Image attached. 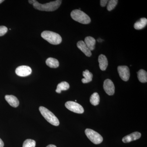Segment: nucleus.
Wrapping results in <instances>:
<instances>
[{"label":"nucleus","instance_id":"2eb2a0df","mask_svg":"<svg viewBox=\"0 0 147 147\" xmlns=\"http://www.w3.org/2000/svg\"><path fill=\"white\" fill-rule=\"evenodd\" d=\"M147 24V18H141L139 21H137L134 24V28L137 30H142L146 26Z\"/></svg>","mask_w":147,"mask_h":147},{"label":"nucleus","instance_id":"b1692460","mask_svg":"<svg viewBox=\"0 0 147 147\" xmlns=\"http://www.w3.org/2000/svg\"><path fill=\"white\" fill-rule=\"evenodd\" d=\"M108 2V1L107 0H101L100 1V6L102 7H105Z\"/></svg>","mask_w":147,"mask_h":147},{"label":"nucleus","instance_id":"6ab92c4d","mask_svg":"<svg viewBox=\"0 0 147 147\" xmlns=\"http://www.w3.org/2000/svg\"><path fill=\"white\" fill-rule=\"evenodd\" d=\"M69 88V85L67 82H63L59 84L57 86L56 92L58 93H61L62 91L67 90Z\"/></svg>","mask_w":147,"mask_h":147},{"label":"nucleus","instance_id":"9d476101","mask_svg":"<svg viewBox=\"0 0 147 147\" xmlns=\"http://www.w3.org/2000/svg\"><path fill=\"white\" fill-rule=\"evenodd\" d=\"M141 136L142 134L140 132L135 131L124 137L122 139V141L124 143H129L139 139Z\"/></svg>","mask_w":147,"mask_h":147},{"label":"nucleus","instance_id":"39448f33","mask_svg":"<svg viewBox=\"0 0 147 147\" xmlns=\"http://www.w3.org/2000/svg\"><path fill=\"white\" fill-rule=\"evenodd\" d=\"M85 132L88 138L95 144H99L103 141L102 136L93 129H86Z\"/></svg>","mask_w":147,"mask_h":147},{"label":"nucleus","instance_id":"4be33fe9","mask_svg":"<svg viewBox=\"0 0 147 147\" xmlns=\"http://www.w3.org/2000/svg\"><path fill=\"white\" fill-rule=\"evenodd\" d=\"M118 2V1L117 0H110L108 1V3L107 7V10L109 11L113 10L117 4Z\"/></svg>","mask_w":147,"mask_h":147},{"label":"nucleus","instance_id":"f8f14e48","mask_svg":"<svg viewBox=\"0 0 147 147\" xmlns=\"http://www.w3.org/2000/svg\"><path fill=\"white\" fill-rule=\"evenodd\" d=\"M5 98L6 100L12 107L16 108L19 105V100L18 98L12 95H6L5 96Z\"/></svg>","mask_w":147,"mask_h":147},{"label":"nucleus","instance_id":"f3484780","mask_svg":"<svg viewBox=\"0 0 147 147\" xmlns=\"http://www.w3.org/2000/svg\"><path fill=\"white\" fill-rule=\"evenodd\" d=\"M83 75L84 78L82 79V82L84 84L89 83L92 81L93 74L88 70L86 69L85 71H83Z\"/></svg>","mask_w":147,"mask_h":147},{"label":"nucleus","instance_id":"1a4fd4ad","mask_svg":"<svg viewBox=\"0 0 147 147\" xmlns=\"http://www.w3.org/2000/svg\"><path fill=\"white\" fill-rule=\"evenodd\" d=\"M103 88L105 92L109 95H113L115 94V86L113 82L110 79H107L104 81Z\"/></svg>","mask_w":147,"mask_h":147},{"label":"nucleus","instance_id":"7ed1b4c3","mask_svg":"<svg viewBox=\"0 0 147 147\" xmlns=\"http://www.w3.org/2000/svg\"><path fill=\"white\" fill-rule=\"evenodd\" d=\"M71 16L74 21L81 24H88L91 22V19L89 16L84 11L79 9L72 11L71 13Z\"/></svg>","mask_w":147,"mask_h":147},{"label":"nucleus","instance_id":"6e6552de","mask_svg":"<svg viewBox=\"0 0 147 147\" xmlns=\"http://www.w3.org/2000/svg\"><path fill=\"white\" fill-rule=\"evenodd\" d=\"M32 69L30 67L26 65H22L16 68L15 72L18 76L21 77H25L29 76L32 73Z\"/></svg>","mask_w":147,"mask_h":147},{"label":"nucleus","instance_id":"a211bd4d","mask_svg":"<svg viewBox=\"0 0 147 147\" xmlns=\"http://www.w3.org/2000/svg\"><path fill=\"white\" fill-rule=\"evenodd\" d=\"M137 76L139 82L143 83L147 82V71L144 69H140L137 72Z\"/></svg>","mask_w":147,"mask_h":147},{"label":"nucleus","instance_id":"f257e3e1","mask_svg":"<svg viewBox=\"0 0 147 147\" xmlns=\"http://www.w3.org/2000/svg\"><path fill=\"white\" fill-rule=\"evenodd\" d=\"M28 2L29 3L32 4L34 7L37 10L52 11L57 10L59 8L61 4L62 1L57 0L43 4L39 3L37 1L35 0H30Z\"/></svg>","mask_w":147,"mask_h":147},{"label":"nucleus","instance_id":"20e7f679","mask_svg":"<svg viewBox=\"0 0 147 147\" xmlns=\"http://www.w3.org/2000/svg\"><path fill=\"white\" fill-rule=\"evenodd\" d=\"M39 110L41 115L49 123L55 126L59 125V121L57 118L50 110L43 106L40 107Z\"/></svg>","mask_w":147,"mask_h":147},{"label":"nucleus","instance_id":"4468645a","mask_svg":"<svg viewBox=\"0 0 147 147\" xmlns=\"http://www.w3.org/2000/svg\"><path fill=\"white\" fill-rule=\"evenodd\" d=\"M96 40L91 36L86 37L85 38L84 42L87 45L88 49L90 51H92L95 49V45L96 44Z\"/></svg>","mask_w":147,"mask_h":147},{"label":"nucleus","instance_id":"393cba45","mask_svg":"<svg viewBox=\"0 0 147 147\" xmlns=\"http://www.w3.org/2000/svg\"><path fill=\"white\" fill-rule=\"evenodd\" d=\"M4 146V144L3 142L0 138V147H3Z\"/></svg>","mask_w":147,"mask_h":147},{"label":"nucleus","instance_id":"dca6fc26","mask_svg":"<svg viewBox=\"0 0 147 147\" xmlns=\"http://www.w3.org/2000/svg\"><path fill=\"white\" fill-rule=\"evenodd\" d=\"M46 65L51 68H57L59 65V61L55 58L50 57L46 61Z\"/></svg>","mask_w":147,"mask_h":147},{"label":"nucleus","instance_id":"bb28decb","mask_svg":"<svg viewBox=\"0 0 147 147\" xmlns=\"http://www.w3.org/2000/svg\"><path fill=\"white\" fill-rule=\"evenodd\" d=\"M98 42H101V41H102V40H101L100 38H99V39H98Z\"/></svg>","mask_w":147,"mask_h":147},{"label":"nucleus","instance_id":"aec40b11","mask_svg":"<svg viewBox=\"0 0 147 147\" xmlns=\"http://www.w3.org/2000/svg\"><path fill=\"white\" fill-rule=\"evenodd\" d=\"M90 102L92 105L96 106L98 105L100 102V96L97 92H94L91 96Z\"/></svg>","mask_w":147,"mask_h":147},{"label":"nucleus","instance_id":"cd10ccee","mask_svg":"<svg viewBox=\"0 0 147 147\" xmlns=\"http://www.w3.org/2000/svg\"><path fill=\"white\" fill-rule=\"evenodd\" d=\"M4 1V0H0V4L1 3H3Z\"/></svg>","mask_w":147,"mask_h":147},{"label":"nucleus","instance_id":"423d86ee","mask_svg":"<svg viewBox=\"0 0 147 147\" xmlns=\"http://www.w3.org/2000/svg\"><path fill=\"white\" fill-rule=\"evenodd\" d=\"M65 106L69 110L77 114H82L84 112V108L82 105L74 101H67L65 103Z\"/></svg>","mask_w":147,"mask_h":147},{"label":"nucleus","instance_id":"9b49d317","mask_svg":"<svg viewBox=\"0 0 147 147\" xmlns=\"http://www.w3.org/2000/svg\"><path fill=\"white\" fill-rule=\"evenodd\" d=\"M77 46L87 57H90L91 56L92 53L90 50L88 49L85 42L83 40H80L77 42Z\"/></svg>","mask_w":147,"mask_h":147},{"label":"nucleus","instance_id":"ddd939ff","mask_svg":"<svg viewBox=\"0 0 147 147\" xmlns=\"http://www.w3.org/2000/svg\"><path fill=\"white\" fill-rule=\"evenodd\" d=\"M98 61L100 69L102 71H105L108 65V61L106 56L103 55H99Z\"/></svg>","mask_w":147,"mask_h":147},{"label":"nucleus","instance_id":"5701e85b","mask_svg":"<svg viewBox=\"0 0 147 147\" xmlns=\"http://www.w3.org/2000/svg\"><path fill=\"white\" fill-rule=\"evenodd\" d=\"M8 29L5 26H0V36H3L7 32Z\"/></svg>","mask_w":147,"mask_h":147},{"label":"nucleus","instance_id":"412c9836","mask_svg":"<svg viewBox=\"0 0 147 147\" xmlns=\"http://www.w3.org/2000/svg\"><path fill=\"white\" fill-rule=\"evenodd\" d=\"M35 146L36 142L34 140L28 139L24 142L23 147H35Z\"/></svg>","mask_w":147,"mask_h":147},{"label":"nucleus","instance_id":"0eeeda50","mask_svg":"<svg viewBox=\"0 0 147 147\" xmlns=\"http://www.w3.org/2000/svg\"><path fill=\"white\" fill-rule=\"evenodd\" d=\"M120 77L122 80L125 82H127L130 76L129 69L127 66H119L117 68Z\"/></svg>","mask_w":147,"mask_h":147},{"label":"nucleus","instance_id":"a878e982","mask_svg":"<svg viewBox=\"0 0 147 147\" xmlns=\"http://www.w3.org/2000/svg\"><path fill=\"white\" fill-rule=\"evenodd\" d=\"M46 147H57V146L54 145H49Z\"/></svg>","mask_w":147,"mask_h":147},{"label":"nucleus","instance_id":"f03ea898","mask_svg":"<svg viewBox=\"0 0 147 147\" xmlns=\"http://www.w3.org/2000/svg\"><path fill=\"white\" fill-rule=\"evenodd\" d=\"M41 36L53 45H59L62 41V38L59 34L50 31H44L41 33Z\"/></svg>","mask_w":147,"mask_h":147}]
</instances>
